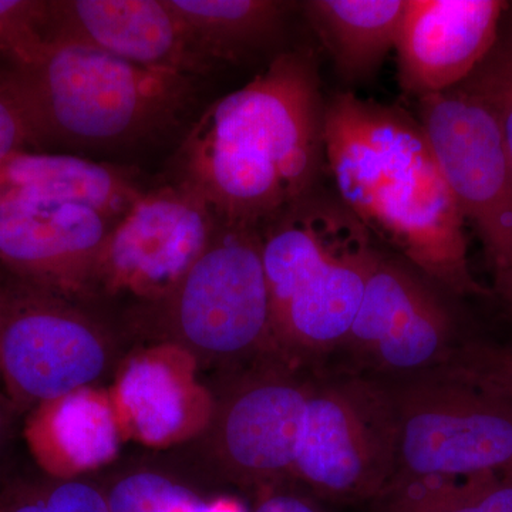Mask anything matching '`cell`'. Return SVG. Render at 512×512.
I'll use <instances>...</instances> for the list:
<instances>
[{
    "instance_id": "obj_15",
    "label": "cell",
    "mask_w": 512,
    "mask_h": 512,
    "mask_svg": "<svg viewBox=\"0 0 512 512\" xmlns=\"http://www.w3.org/2000/svg\"><path fill=\"white\" fill-rule=\"evenodd\" d=\"M312 386L269 379L249 386L229 404L222 421L224 456L249 480L293 474Z\"/></svg>"
},
{
    "instance_id": "obj_21",
    "label": "cell",
    "mask_w": 512,
    "mask_h": 512,
    "mask_svg": "<svg viewBox=\"0 0 512 512\" xmlns=\"http://www.w3.org/2000/svg\"><path fill=\"white\" fill-rule=\"evenodd\" d=\"M390 488L394 495L383 512H512V480L501 473L409 481Z\"/></svg>"
},
{
    "instance_id": "obj_22",
    "label": "cell",
    "mask_w": 512,
    "mask_h": 512,
    "mask_svg": "<svg viewBox=\"0 0 512 512\" xmlns=\"http://www.w3.org/2000/svg\"><path fill=\"white\" fill-rule=\"evenodd\" d=\"M110 512H238L227 501H208L201 495L154 473L120 480L106 495Z\"/></svg>"
},
{
    "instance_id": "obj_28",
    "label": "cell",
    "mask_w": 512,
    "mask_h": 512,
    "mask_svg": "<svg viewBox=\"0 0 512 512\" xmlns=\"http://www.w3.org/2000/svg\"><path fill=\"white\" fill-rule=\"evenodd\" d=\"M252 512H325L308 498L293 494H274L259 501Z\"/></svg>"
},
{
    "instance_id": "obj_14",
    "label": "cell",
    "mask_w": 512,
    "mask_h": 512,
    "mask_svg": "<svg viewBox=\"0 0 512 512\" xmlns=\"http://www.w3.org/2000/svg\"><path fill=\"white\" fill-rule=\"evenodd\" d=\"M500 0H407L396 50L404 92L421 97L460 86L493 49Z\"/></svg>"
},
{
    "instance_id": "obj_30",
    "label": "cell",
    "mask_w": 512,
    "mask_h": 512,
    "mask_svg": "<svg viewBox=\"0 0 512 512\" xmlns=\"http://www.w3.org/2000/svg\"><path fill=\"white\" fill-rule=\"evenodd\" d=\"M6 424H8V419H6L5 412H3L2 409V404H0V444H2L3 437H5Z\"/></svg>"
},
{
    "instance_id": "obj_17",
    "label": "cell",
    "mask_w": 512,
    "mask_h": 512,
    "mask_svg": "<svg viewBox=\"0 0 512 512\" xmlns=\"http://www.w3.org/2000/svg\"><path fill=\"white\" fill-rule=\"evenodd\" d=\"M407 0H311L303 12L348 83L375 76L396 47Z\"/></svg>"
},
{
    "instance_id": "obj_31",
    "label": "cell",
    "mask_w": 512,
    "mask_h": 512,
    "mask_svg": "<svg viewBox=\"0 0 512 512\" xmlns=\"http://www.w3.org/2000/svg\"><path fill=\"white\" fill-rule=\"evenodd\" d=\"M501 474H503V476L510 478V480H512V463L510 464V466L505 468V470Z\"/></svg>"
},
{
    "instance_id": "obj_29",
    "label": "cell",
    "mask_w": 512,
    "mask_h": 512,
    "mask_svg": "<svg viewBox=\"0 0 512 512\" xmlns=\"http://www.w3.org/2000/svg\"><path fill=\"white\" fill-rule=\"evenodd\" d=\"M495 292L500 295L508 311L512 313V266L495 274Z\"/></svg>"
},
{
    "instance_id": "obj_26",
    "label": "cell",
    "mask_w": 512,
    "mask_h": 512,
    "mask_svg": "<svg viewBox=\"0 0 512 512\" xmlns=\"http://www.w3.org/2000/svg\"><path fill=\"white\" fill-rule=\"evenodd\" d=\"M35 146L28 114L9 72L0 73V165Z\"/></svg>"
},
{
    "instance_id": "obj_3",
    "label": "cell",
    "mask_w": 512,
    "mask_h": 512,
    "mask_svg": "<svg viewBox=\"0 0 512 512\" xmlns=\"http://www.w3.org/2000/svg\"><path fill=\"white\" fill-rule=\"evenodd\" d=\"M10 79L25 106L35 146L121 150L180 126L194 100L192 77L146 69L100 50L47 40Z\"/></svg>"
},
{
    "instance_id": "obj_20",
    "label": "cell",
    "mask_w": 512,
    "mask_h": 512,
    "mask_svg": "<svg viewBox=\"0 0 512 512\" xmlns=\"http://www.w3.org/2000/svg\"><path fill=\"white\" fill-rule=\"evenodd\" d=\"M119 400L137 436L147 443L170 440L183 427L184 387L161 360L131 362L119 383Z\"/></svg>"
},
{
    "instance_id": "obj_2",
    "label": "cell",
    "mask_w": 512,
    "mask_h": 512,
    "mask_svg": "<svg viewBox=\"0 0 512 512\" xmlns=\"http://www.w3.org/2000/svg\"><path fill=\"white\" fill-rule=\"evenodd\" d=\"M323 150L340 202L370 234L451 291L485 293L468 266L466 221L419 120L340 93L325 106Z\"/></svg>"
},
{
    "instance_id": "obj_1",
    "label": "cell",
    "mask_w": 512,
    "mask_h": 512,
    "mask_svg": "<svg viewBox=\"0 0 512 512\" xmlns=\"http://www.w3.org/2000/svg\"><path fill=\"white\" fill-rule=\"evenodd\" d=\"M323 117L315 60L282 53L192 124L174 183L200 195L222 225L261 229L311 194L325 157Z\"/></svg>"
},
{
    "instance_id": "obj_11",
    "label": "cell",
    "mask_w": 512,
    "mask_h": 512,
    "mask_svg": "<svg viewBox=\"0 0 512 512\" xmlns=\"http://www.w3.org/2000/svg\"><path fill=\"white\" fill-rule=\"evenodd\" d=\"M454 320L416 272L377 252L348 338L369 365L412 375L441 362L451 349Z\"/></svg>"
},
{
    "instance_id": "obj_18",
    "label": "cell",
    "mask_w": 512,
    "mask_h": 512,
    "mask_svg": "<svg viewBox=\"0 0 512 512\" xmlns=\"http://www.w3.org/2000/svg\"><path fill=\"white\" fill-rule=\"evenodd\" d=\"M28 439L50 470L99 467L116 456L119 430L113 409L100 394L80 389L42 403L29 421Z\"/></svg>"
},
{
    "instance_id": "obj_9",
    "label": "cell",
    "mask_w": 512,
    "mask_h": 512,
    "mask_svg": "<svg viewBox=\"0 0 512 512\" xmlns=\"http://www.w3.org/2000/svg\"><path fill=\"white\" fill-rule=\"evenodd\" d=\"M181 333L195 348L234 355L272 332L258 228L221 225L174 289Z\"/></svg>"
},
{
    "instance_id": "obj_6",
    "label": "cell",
    "mask_w": 512,
    "mask_h": 512,
    "mask_svg": "<svg viewBox=\"0 0 512 512\" xmlns=\"http://www.w3.org/2000/svg\"><path fill=\"white\" fill-rule=\"evenodd\" d=\"M397 470L392 387L343 379L313 387L293 474L338 501L387 493Z\"/></svg>"
},
{
    "instance_id": "obj_4",
    "label": "cell",
    "mask_w": 512,
    "mask_h": 512,
    "mask_svg": "<svg viewBox=\"0 0 512 512\" xmlns=\"http://www.w3.org/2000/svg\"><path fill=\"white\" fill-rule=\"evenodd\" d=\"M259 231L272 332L318 355L343 345L379 252L369 229L311 192Z\"/></svg>"
},
{
    "instance_id": "obj_16",
    "label": "cell",
    "mask_w": 512,
    "mask_h": 512,
    "mask_svg": "<svg viewBox=\"0 0 512 512\" xmlns=\"http://www.w3.org/2000/svg\"><path fill=\"white\" fill-rule=\"evenodd\" d=\"M144 194L116 165L70 154H16L0 165V197L23 195L92 208L117 224Z\"/></svg>"
},
{
    "instance_id": "obj_13",
    "label": "cell",
    "mask_w": 512,
    "mask_h": 512,
    "mask_svg": "<svg viewBox=\"0 0 512 512\" xmlns=\"http://www.w3.org/2000/svg\"><path fill=\"white\" fill-rule=\"evenodd\" d=\"M114 222L72 202L0 197V262L10 274L55 291L96 272Z\"/></svg>"
},
{
    "instance_id": "obj_27",
    "label": "cell",
    "mask_w": 512,
    "mask_h": 512,
    "mask_svg": "<svg viewBox=\"0 0 512 512\" xmlns=\"http://www.w3.org/2000/svg\"><path fill=\"white\" fill-rule=\"evenodd\" d=\"M463 377L512 397V349L495 346L471 349Z\"/></svg>"
},
{
    "instance_id": "obj_19",
    "label": "cell",
    "mask_w": 512,
    "mask_h": 512,
    "mask_svg": "<svg viewBox=\"0 0 512 512\" xmlns=\"http://www.w3.org/2000/svg\"><path fill=\"white\" fill-rule=\"evenodd\" d=\"M198 50L215 67L239 63L271 43L293 3L278 0H168Z\"/></svg>"
},
{
    "instance_id": "obj_8",
    "label": "cell",
    "mask_w": 512,
    "mask_h": 512,
    "mask_svg": "<svg viewBox=\"0 0 512 512\" xmlns=\"http://www.w3.org/2000/svg\"><path fill=\"white\" fill-rule=\"evenodd\" d=\"M52 292L16 275L0 279V373L18 402L77 392L106 365L96 333Z\"/></svg>"
},
{
    "instance_id": "obj_23",
    "label": "cell",
    "mask_w": 512,
    "mask_h": 512,
    "mask_svg": "<svg viewBox=\"0 0 512 512\" xmlns=\"http://www.w3.org/2000/svg\"><path fill=\"white\" fill-rule=\"evenodd\" d=\"M460 87L494 114L512 158V22L500 29L493 49Z\"/></svg>"
},
{
    "instance_id": "obj_33",
    "label": "cell",
    "mask_w": 512,
    "mask_h": 512,
    "mask_svg": "<svg viewBox=\"0 0 512 512\" xmlns=\"http://www.w3.org/2000/svg\"><path fill=\"white\" fill-rule=\"evenodd\" d=\"M511 8H512V6H511Z\"/></svg>"
},
{
    "instance_id": "obj_25",
    "label": "cell",
    "mask_w": 512,
    "mask_h": 512,
    "mask_svg": "<svg viewBox=\"0 0 512 512\" xmlns=\"http://www.w3.org/2000/svg\"><path fill=\"white\" fill-rule=\"evenodd\" d=\"M2 512H110L106 495L92 485L67 481L43 493L22 494Z\"/></svg>"
},
{
    "instance_id": "obj_7",
    "label": "cell",
    "mask_w": 512,
    "mask_h": 512,
    "mask_svg": "<svg viewBox=\"0 0 512 512\" xmlns=\"http://www.w3.org/2000/svg\"><path fill=\"white\" fill-rule=\"evenodd\" d=\"M420 124L494 274L512 266V158L490 109L457 86L419 99Z\"/></svg>"
},
{
    "instance_id": "obj_10",
    "label": "cell",
    "mask_w": 512,
    "mask_h": 512,
    "mask_svg": "<svg viewBox=\"0 0 512 512\" xmlns=\"http://www.w3.org/2000/svg\"><path fill=\"white\" fill-rule=\"evenodd\" d=\"M200 195L171 183L144 191L101 249L97 274L111 288L171 295L221 227Z\"/></svg>"
},
{
    "instance_id": "obj_24",
    "label": "cell",
    "mask_w": 512,
    "mask_h": 512,
    "mask_svg": "<svg viewBox=\"0 0 512 512\" xmlns=\"http://www.w3.org/2000/svg\"><path fill=\"white\" fill-rule=\"evenodd\" d=\"M47 2L0 0V56L12 67L32 62L47 43Z\"/></svg>"
},
{
    "instance_id": "obj_12",
    "label": "cell",
    "mask_w": 512,
    "mask_h": 512,
    "mask_svg": "<svg viewBox=\"0 0 512 512\" xmlns=\"http://www.w3.org/2000/svg\"><path fill=\"white\" fill-rule=\"evenodd\" d=\"M47 40L76 43L146 69L201 76L215 69L168 0L47 2Z\"/></svg>"
},
{
    "instance_id": "obj_32",
    "label": "cell",
    "mask_w": 512,
    "mask_h": 512,
    "mask_svg": "<svg viewBox=\"0 0 512 512\" xmlns=\"http://www.w3.org/2000/svg\"><path fill=\"white\" fill-rule=\"evenodd\" d=\"M0 512H2V508H0Z\"/></svg>"
},
{
    "instance_id": "obj_5",
    "label": "cell",
    "mask_w": 512,
    "mask_h": 512,
    "mask_svg": "<svg viewBox=\"0 0 512 512\" xmlns=\"http://www.w3.org/2000/svg\"><path fill=\"white\" fill-rule=\"evenodd\" d=\"M392 392L397 419L392 485L503 473L512 463L508 394L464 377L410 380Z\"/></svg>"
}]
</instances>
